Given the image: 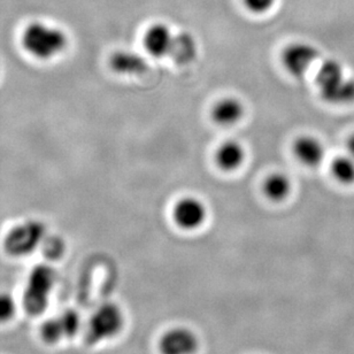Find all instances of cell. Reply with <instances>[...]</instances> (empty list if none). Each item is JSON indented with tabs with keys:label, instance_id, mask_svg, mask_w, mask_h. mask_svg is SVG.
<instances>
[{
	"label": "cell",
	"instance_id": "cell-13",
	"mask_svg": "<svg viewBox=\"0 0 354 354\" xmlns=\"http://www.w3.org/2000/svg\"><path fill=\"white\" fill-rule=\"evenodd\" d=\"M246 151L237 140H225L215 152V162L223 171H235L245 162Z\"/></svg>",
	"mask_w": 354,
	"mask_h": 354
},
{
	"label": "cell",
	"instance_id": "cell-21",
	"mask_svg": "<svg viewBox=\"0 0 354 354\" xmlns=\"http://www.w3.org/2000/svg\"><path fill=\"white\" fill-rule=\"evenodd\" d=\"M348 154L354 158V133L348 140Z\"/></svg>",
	"mask_w": 354,
	"mask_h": 354
},
{
	"label": "cell",
	"instance_id": "cell-3",
	"mask_svg": "<svg viewBox=\"0 0 354 354\" xmlns=\"http://www.w3.org/2000/svg\"><path fill=\"white\" fill-rule=\"evenodd\" d=\"M57 283V272L51 266H36L28 276L24 292V306L30 315H39L48 306L50 297Z\"/></svg>",
	"mask_w": 354,
	"mask_h": 354
},
{
	"label": "cell",
	"instance_id": "cell-17",
	"mask_svg": "<svg viewBox=\"0 0 354 354\" xmlns=\"http://www.w3.org/2000/svg\"><path fill=\"white\" fill-rule=\"evenodd\" d=\"M331 175L335 180L344 185L354 183V158L348 156H338L331 161Z\"/></svg>",
	"mask_w": 354,
	"mask_h": 354
},
{
	"label": "cell",
	"instance_id": "cell-5",
	"mask_svg": "<svg viewBox=\"0 0 354 354\" xmlns=\"http://www.w3.org/2000/svg\"><path fill=\"white\" fill-rule=\"evenodd\" d=\"M46 239V228L36 220L22 222L14 227L3 242L6 252L13 257H24L34 252Z\"/></svg>",
	"mask_w": 354,
	"mask_h": 354
},
{
	"label": "cell",
	"instance_id": "cell-15",
	"mask_svg": "<svg viewBox=\"0 0 354 354\" xmlns=\"http://www.w3.org/2000/svg\"><path fill=\"white\" fill-rule=\"evenodd\" d=\"M198 55V44L196 38L182 31L175 34L174 44L171 48V58L178 65H187L194 62Z\"/></svg>",
	"mask_w": 354,
	"mask_h": 354
},
{
	"label": "cell",
	"instance_id": "cell-7",
	"mask_svg": "<svg viewBox=\"0 0 354 354\" xmlns=\"http://www.w3.org/2000/svg\"><path fill=\"white\" fill-rule=\"evenodd\" d=\"M82 326L81 317L76 310H66L57 317L45 321L41 328V338L48 344L68 339L79 333Z\"/></svg>",
	"mask_w": 354,
	"mask_h": 354
},
{
	"label": "cell",
	"instance_id": "cell-12",
	"mask_svg": "<svg viewBox=\"0 0 354 354\" xmlns=\"http://www.w3.org/2000/svg\"><path fill=\"white\" fill-rule=\"evenodd\" d=\"M245 114V107L236 97H223L215 102L211 109L212 120L222 127L235 126Z\"/></svg>",
	"mask_w": 354,
	"mask_h": 354
},
{
	"label": "cell",
	"instance_id": "cell-19",
	"mask_svg": "<svg viewBox=\"0 0 354 354\" xmlns=\"http://www.w3.org/2000/svg\"><path fill=\"white\" fill-rule=\"evenodd\" d=\"M17 312V303L8 293H0V322H6Z\"/></svg>",
	"mask_w": 354,
	"mask_h": 354
},
{
	"label": "cell",
	"instance_id": "cell-18",
	"mask_svg": "<svg viewBox=\"0 0 354 354\" xmlns=\"http://www.w3.org/2000/svg\"><path fill=\"white\" fill-rule=\"evenodd\" d=\"M43 251L48 260H57L65 253V242L59 237H46L43 242Z\"/></svg>",
	"mask_w": 354,
	"mask_h": 354
},
{
	"label": "cell",
	"instance_id": "cell-2",
	"mask_svg": "<svg viewBox=\"0 0 354 354\" xmlns=\"http://www.w3.org/2000/svg\"><path fill=\"white\" fill-rule=\"evenodd\" d=\"M319 93L331 105H350L354 102V79L345 74L341 62L327 59L317 67L315 77Z\"/></svg>",
	"mask_w": 354,
	"mask_h": 354
},
{
	"label": "cell",
	"instance_id": "cell-9",
	"mask_svg": "<svg viewBox=\"0 0 354 354\" xmlns=\"http://www.w3.org/2000/svg\"><path fill=\"white\" fill-rule=\"evenodd\" d=\"M174 39L175 34L169 26L164 22H156L144 32V48L153 58L171 57Z\"/></svg>",
	"mask_w": 354,
	"mask_h": 354
},
{
	"label": "cell",
	"instance_id": "cell-10",
	"mask_svg": "<svg viewBox=\"0 0 354 354\" xmlns=\"http://www.w3.org/2000/svg\"><path fill=\"white\" fill-rule=\"evenodd\" d=\"M199 348V339L187 328H174L162 336L160 351L162 354H194Z\"/></svg>",
	"mask_w": 354,
	"mask_h": 354
},
{
	"label": "cell",
	"instance_id": "cell-16",
	"mask_svg": "<svg viewBox=\"0 0 354 354\" xmlns=\"http://www.w3.org/2000/svg\"><path fill=\"white\" fill-rule=\"evenodd\" d=\"M263 191L269 201L275 203L286 201L292 191V182L288 175L272 173L263 180Z\"/></svg>",
	"mask_w": 354,
	"mask_h": 354
},
{
	"label": "cell",
	"instance_id": "cell-4",
	"mask_svg": "<svg viewBox=\"0 0 354 354\" xmlns=\"http://www.w3.org/2000/svg\"><path fill=\"white\" fill-rule=\"evenodd\" d=\"M124 326V314L116 304L106 303L92 314L86 328V342L97 345L109 341L121 333Z\"/></svg>",
	"mask_w": 354,
	"mask_h": 354
},
{
	"label": "cell",
	"instance_id": "cell-1",
	"mask_svg": "<svg viewBox=\"0 0 354 354\" xmlns=\"http://www.w3.org/2000/svg\"><path fill=\"white\" fill-rule=\"evenodd\" d=\"M21 43L31 57L39 60H51L65 51L68 38L60 28L34 21L24 27Z\"/></svg>",
	"mask_w": 354,
	"mask_h": 354
},
{
	"label": "cell",
	"instance_id": "cell-6",
	"mask_svg": "<svg viewBox=\"0 0 354 354\" xmlns=\"http://www.w3.org/2000/svg\"><path fill=\"white\" fill-rule=\"evenodd\" d=\"M320 52L314 45L306 41L290 43L282 52L283 67L290 75L300 79L317 64Z\"/></svg>",
	"mask_w": 354,
	"mask_h": 354
},
{
	"label": "cell",
	"instance_id": "cell-20",
	"mask_svg": "<svg viewBox=\"0 0 354 354\" xmlns=\"http://www.w3.org/2000/svg\"><path fill=\"white\" fill-rule=\"evenodd\" d=\"M242 3L250 13L261 15L275 6L276 0H242Z\"/></svg>",
	"mask_w": 354,
	"mask_h": 354
},
{
	"label": "cell",
	"instance_id": "cell-11",
	"mask_svg": "<svg viewBox=\"0 0 354 354\" xmlns=\"http://www.w3.org/2000/svg\"><path fill=\"white\" fill-rule=\"evenodd\" d=\"M292 151L297 160L306 167H317L324 162L326 158V147L324 143L312 135H303L296 138Z\"/></svg>",
	"mask_w": 354,
	"mask_h": 354
},
{
	"label": "cell",
	"instance_id": "cell-8",
	"mask_svg": "<svg viewBox=\"0 0 354 354\" xmlns=\"http://www.w3.org/2000/svg\"><path fill=\"white\" fill-rule=\"evenodd\" d=\"M173 218L180 229L192 232L204 225L207 218V207L199 198L187 196L175 203Z\"/></svg>",
	"mask_w": 354,
	"mask_h": 354
},
{
	"label": "cell",
	"instance_id": "cell-14",
	"mask_svg": "<svg viewBox=\"0 0 354 354\" xmlns=\"http://www.w3.org/2000/svg\"><path fill=\"white\" fill-rule=\"evenodd\" d=\"M109 65L120 75H142L147 72L149 64L140 53L133 51H118L111 57Z\"/></svg>",
	"mask_w": 354,
	"mask_h": 354
}]
</instances>
